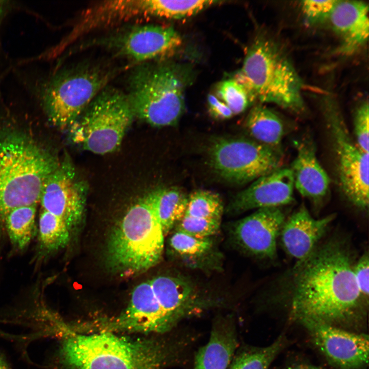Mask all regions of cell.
<instances>
[{"instance_id": "1", "label": "cell", "mask_w": 369, "mask_h": 369, "mask_svg": "<svg viewBox=\"0 0 369 369\" xmlns=\"http://www.w3.org/2000/svg\"><path fill=\"white\" fill-rule=\"evenodd\" d=\"M355 254L344 238L319 243L297 260L288 274L283 291L291 316L334 324L357 320L365 314L368 300L357 286L353 273Z\"/></svg>"}, {"instance_id": "2", "label": "cell", "mask_w": 369, "mask_h": 369, "mask_svg": "<svg viewBox=\"0 0 369 369\" xmlns=\"http://www.w3.org/2000/svg\"><path fill=\"white\" fill-rule=\"evenodd\" d=\"M66 332L58 353L65 369H165L184 362L195 340L190 332L176 330L169 336L144 340L103 331Z\"/></svg>"}, {"instance_id": "3", "label": "cell", "mask_w": 369, "mask_h": 369, "mask_svg": "<svg viewBox=\"0 0 369 369\" xmlns=\"http://www.w3.org/2000/svg\"><path fill=\"white\" fill-rule=\"evenodd\" d=\"M59 163L28 135L10 132L0 136V246L8 213L18 207L37 205L45 180Z\"/></svg>"}, {"instance_id": "4", "label": "cell", "mask_w": 369, "mask_h": 369, "mask_svg": "<svg viewBox=\"0 0 369 369\" xmlns=\"http://www.w3.org/2000/svg\"><path fill=\"white\" fill-rule=\"evenodd\" d=\"M164 237L150 193L133 204L112 230L106 249L107 264L121 276L147 271L161 260Z\"/></svg>"}, {"instance_id": "5", "label": "cell", "mask_w": 369, "mask_h": 369, "mask_svg": "<svg viewBox=\"0 0 369 369\" xmlns=\"http://www.w3.org/2000/svg\"><path fill=\"white\" fill-rule=\"evenodd\" d=\"M252 98L298 112L303 108L302 82L291 62L272 41L258 38L234 78Z\"/></svg>"}, {"instance_id": "6", "label": "cell", "mask_w": 369, "mask_h": 369, "mask_svg": "<svg viewBox=\"0 0 369 369\" xmlns=\"http://www.w3.org/2000/svg\"><path fill=\"white\" fill-rule=\"evenodd\" d=\"M128 86L134 115L154 127L178 123L184 109L183 85L172 67L142 63L131 72Z\"/></svg>"}, {"instance_id": "7", "label": "cell", "mask_w": 369, "mask_h": 369, "mask_svg": "<svg viewBox=\"0 0 369 369\" xmlns=\"http://www.w3.org/2000/svg\"><path fill=\"white\" fill-rule=\"evenodd\" d=\"M134 116L126 94L106 86L69 128L71 139L95 154L112 152L121 145Z\"/></svg>"}, {"instance_id": "8", "label": "cell", "mask_w": 369, "mask_h": 369, "mask_svg": "<svg viewBox=\"0 0 369 369\" xmlns=\"http://www.w3.org/2000/svg\"><path fill=\"white\" fill-rule=\"evenodd\" d=\"M111 72L98 66L81 64L54 76L43 90L42 98L51 122L69 128L107 86Z\"/></svg>"}, {"instance_id": "9", "label": "cell", "mask_w": 369, "mask_h": 369, "mask_svg": "<svg viewBox=\"0 0 369 369\" xmlns=\"http://www.w3.org/2000/svg\"><path fill=\"white\" fill-rule=\"evenodd\" d=\"M216 174L229 182L245 183L282 167V151L245 138H217L209 150Z\"/></svg>"}, {"instance_id": "10", "label": "cell", "mask_w": 369, "mask_h": 369, "mask_svg": "<svg viewBox=\"0 0 369 369\" xmlns=\"http://www.w3.org/2000/svg\"><path fill=\"white\" fill-rule=\"evenodd\" d=\"M340 189L347 200L362 211L369 204L368 153L354 141L340 114L331 106L327 111Z\"/></svg>"}, {"instance_id": "11", "label": "cell", "mask_w": 369, "mask_h": 369, "mask_svg": "<svg viewBox=\"0 0 369 369\" xmlns=\"http://www.w3.org/2000/svg\"><path fill=\"white\" fill-rule=\"evenodd\" d=\"M104 42L117 55L144 63L172 53L182 39L172 27L148 24L131 27Z\"/></svg>"}, {"instance_id": "12", "label": "cell", "mask_w": 369, "mask_h": 369, "mask_svg": "<svg viewBox=\"0 0 369 369\" xmlns=\"http://www.w3.org/2000/svg\"><path fill=\"white\" fill-rule=\"evenodd\" d=\"M76 176L69 160L60 162L45 180L39 202L42 210L62 219L71 231L81 223L85 206V188Z\"/></svg>"}, {"instance_id": "13", "label": "cell", "mask_w": 369, "mask_h": 369, "mask_svg": "<svg viewBox=\"0 0 369 369\" xmlns=\"http://www.w3.org/2000/svg\"><path fill=\"white\" fill-rule=\"evenodd\" d=\"M300 322L333 365L340 369H358L367 364V335L347 332L321 321L306 320Z\"/></svg>"}, {"instance_id": "14", "label": "cell", "mask_w": 369, "mask_h": 369, "mask_svg": "<svg viewBox=\"0 0 369 369\" xmlns=\"http://www.w3.org/2000/svg\"><path fill=\"white\" fill-rule=\"evenodd\" d=\"M285 219L281 207L259 209L235 224L233 235L249 254L274 260L277 256V239Z\"/></svg>"}, {"instance_id": "15", "label": "cell", "mask_w": 369, "mask_h": 369, "mask_svg": "<svg viewBox=\"0 0 369 369\" xmlns=\"http://www.w3.org/2000/svg\"><path fill=\"white\" fill-rule=\"evenodd\" d=\"M294 177L289 168H279L255 180L229 205L232 213L252 209L282 207L294 201Z\"/></svg>"}, {"instance_id": "16", "label": "cell", "mask_w": 369, "mask_h": 369, "mask_svg": "<svg viewBox=\"0 0 369 369\" xmlns=\"http://www.w3.org/2000/svg\"><path fill=\"white\" fill-rule=\"evenodd\" d=\"M154 295L173 330L181 322L196 316L215 303L199 298L184 279L159 276L150 280Z\"/></svg>"}, {"instance_id": "17", "label": "cell", "mask_w": 369, "mask_h": 369, "mask_svg": "<svg viewBox=\"0 0 369 369\" xmlns=\"http://www.w3.org/2000/svg\"><path fill=\"white\" fill-rule=\"evenodd\" d=\"M335 214L315 219L301 206L287 219L281 228V245L290 257L300 260L308 255L326 233Z\"/></svg>"}, {"instance_id": "18", "label": "cell", "mask_w": 369, "mask_h": 369, "mask_svg": "<svg viewBox=\"0 0 369 369\" xmlns=\"http://www.w3.org/2000/svg\"><path fill=\"white\" fill-rule=\"evenodd\" d=\"M296 155L291 167L294 188L315 207H319L327 196L330 179L317 159L316 147L308 137L295 141Z\"/></svg>"}, {"instance_id": "19", "label": "cell", "mask_w": 369, "mask_h": 369, "mask_svg": "<svg viewBox=\"0 0 369 369\" xmlns=\"http://www.w3.org/2000/svg\"><path fill=\"white\" fill-rule=\"evenodd\" d=\"M334 30L340 37V50L350 54L367 41L368 6L364 2L338 1L329 17Z\"/></svg>"}, {"instance_id": "20", "label": "cell", "mask_w": 369, "mask_h": 369, "mask_svg": "<svg viewBox=\"0 0 369 369\" xmlns=\"http://www.w3.org/2000/svg\"><path fill=\"white\" fill-rule=\"evenodd\" d=\"M239 344L234 320L217 318L212 324L208 341L195 355L193 369H227Z\"/></svg>"}, {"instance_id": "21", "label": "cell", "mask_w": 369, "mask_h": 369, "mask_svg": "<svg viewBox=\"0 0 369 369\" xmlns=\"http://www.w3.org/2000/svg\"><path fill=\"white\" fill-rule=\"evenodd\" d=\"M245 127L254 140L282 151L281 144L285 132L284 125L271 109L262 106L254 107L247 117Z\"/></svg>"}, {"instance_id": "22", "label": "cell", "mask_w": 369, "mask_h": 369, "mask_svg": "<svg viewBox=\"0 0 369 369\" xmlns=\"http://www.w3.org/2000/svg\"><path fill=\"white\" fill-rule=\"evenodd\" d=\"M151 193L155 210L166 236L184 215L188 196L176 187L159 189Z\"/></svg>"}, {"instance_id": "23", "label": "cell", "mask_w": 369, "mask_h": 369, "mask_svg": "<svg viewBox=\"0 0 369 369\" xmlns=\"http://www.w3.org/2000/svg\"><path fill=\"white\" fill-rule=\"evenodd\" d=\"M36 207L31 205L18 207L6 216V232L17 249L23 250L27 247L35 234Z\"/></svg>"}, {"instance_id": "24", "label": "cell", "mask_w": 369, "mask_h": 369, "mask_svg": "<svg viewBox=\"0 0 369 369\" xmlns=\"http://www.w3.org/2000/svg\"><path fill=\"white\" fill-rule=\"evenodd\" d=\"M283 345L282 337L264 347L239 346L227 369H268Z\"/></svg>"}, {"instance_id": "25", "label": "cell", "mask_w": 369, "mask_h": 369, "mask_svg": "<svg viewBox=\"0 0 369 369\" xmlns=\"http://www.w3.org/2000/svg\"><path fill=\"white\" fill-rule=\"evenodd\" d=\"M38 232L40 247L50 252L61 249L68 244L71 231L62 219L42 210L38 218Z\"/></svg>"}, {"instance_id": "26", "label": "cell", "mask_w": 369, "mask_h": 369, "mask_svg": "<svg viewBox=\"0 0 369 369\" xmlns=\"http://www.w3.org/2000/svg\"><path fill=\"white\" fill-rule=\"evenodd\" d=\"M218 1L148 0V16L178 19L193 16Z\"/></svg>"}, {"instance_id": "27", "label": "cell", "mask_w": 369, "mask_h": 369, "mask_svg": "<svg viewBox=\"0 0 369 369\" xmlns=\"http://www.w3.org/2000/svg\"><path fill=\"white\" fill-rule=\"evenodd\" d=\"M224 207L219 195L199 190L188 196L186 215L195 217L221 220Z\"/></svg>"}, {"instance_id": "28", "label": "cell", "mask_w": 369, "mask_h": 369, "mask_svg": "<svg viewBox=\"0 0 369 369\" xmlns=\"http://www.w3.org/2000/svg\"><path fill=\"white\" fill-rule=\"evenodd\" d=\"M217 97L234 115L244 112L254 101L246 88L234 78L221 82L217 88Z\"/></svg>"}, {"instance_id": "29", "label": "cell", "mask_w": 369, "mask_h": 369, "mask_svg": "<svg viewBox=\"0 0 369 369\" xmlns=\"http://www.w3.org/2000/svg\"><path fill=\"white\" fill-rule=\"evenodd\" d=\"M173 251L187 257L199 256L209 252L213 242L210 237L197 238L179 231H175L169 240Z\"/></svg>"}, {"instance_id": "30", "label": "cell", "mask_w": 369, "mask_h": 369, "mask_svg": "<svg viewBox=\"0 0 369 369\" xmlns=\"http://www.w3.org/2000/svg\"><path fill=\"white\" fill-rule=\"evenodd\" d=\"M220 221L184 215L176 224V231L197 238H208L217 232Z\"/></svg>"}, {"instance_id": "31", "label": "cell", "mask_w": 369, "mask_h": 369, "mask_svg": "<svg viewBox=\"0 0 369 369\" xmlns=\"http://www.w3.org/2000/svg\"><path fill=\"white\" fill-rule=\"evenodd\" d=\"M368 102L363 101L357 108L354 118V131L356 143L363 151L368 153L369 140Z\"/></svg>"}, {"instance_id": "32", "label": "cell", "mask_w": 369, "mask_h": 369, "mask_svg": "<svg viewBox=\"0 0 369 369\" xmlns=\"http://www.w3.org/2000/svg\"><path fill=\"white\" fill-rule=\"evenodd\" d=\"M337 1L308 0L302 1L300 5L306 19L311 23H315L329 18Z\"/></svg>"}, {"instance_id": "33", "label": "cell", "mask_w": 369, "mask_h": 369, "mask_svg": "<svg viewBox=\"0 0 369 369\" xmlns=\"http://www.w3.org/2000/svg\"><path fill=\"white\" fill-rule=\"evenodd\" d=\"M353 273L358 290L366 299L368 300L369 294V257L367 251L365 252L356 260Z\"/></svg>"}, {"instance_id": "34", "label": "cell", "mask_w": 369, "mask_h": 369, "mask_svg": "<svg viewBox=\"0 0 369 369\" xmlns=\"http://www.w3.org/2000/svg\"><path fill=\"white\" fill-rule=\"evenodd\" d=\"M207 100L209 113L214 118L223 120L234 115L231 109L214 95L209 94Z\"/></svg>"}, {"instance_id": "35", "label": "cell", "mask_w": 369, "mask_h": 369, "mask_svg": "<svg viewBox=\"0 0 369 369\" xmlns=\"http://www.w3.org/2000/svg\"><path fill=\"white\" fill-rule=\"evenodd\" d=\"M288 369H322L319 367L308 364L301 363L294 365Z\"/></svg>"}, {"instance_id": "36", "label": "cell", "mask_w": 369, "mask_h": 369, "mask_svg": "<svg viewBox=\"0 0 369 369\" xmlns=\"http://www.w3.org/2000/svg\"><path fill=\"white\" fill-rule=\"evenodd\" d=\"M0 369H12L11 367V366H10V365L8 364V363L6 361V360L1 354H0Z\"/></svg>"}, {"instance_id": "37", "label": "cell", "mask_w": 369, "mask_h": 369, "mask_svg": "<svg viewBox=\"0 0 369 369\" xmlns=\"http://www.w3.org/2000/svg\"><path fill=\"white\" fill-rule=\"evenodd\" d=\"M3 6V4L2 3V2L0 1V16H1V14H2V11Z\"/></svg>"}]
</instances>
